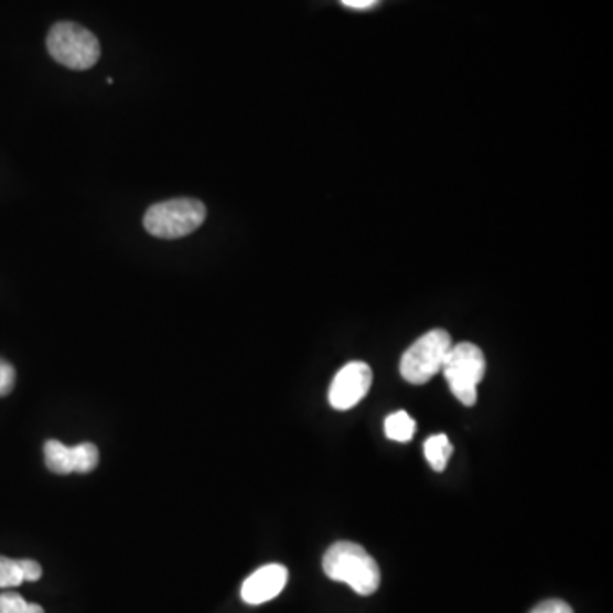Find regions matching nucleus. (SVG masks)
I'll return each instance as SVG.
<instances>
[{
    "label": "nucleus",
    "instance_id": "obj_1",
    "mask_svg": "<svg viewBox=\"0 0 613 613\" xmlns=\"http://www.w3.org/2000/svg\"><path fill=\"white\" fill-rule=\"evenodd\" d=\"M322 568L331 580L352 587L362 596L374 595L380 587V569L358 544L336 542L327 549Z\"/></svg>",
    "mask_w": 613,
    "mask_h": 613
},
{
    "label": "nucleus",
    "instance_id": "obj_2",
    "mask_svg": "<svg viewBox=\"0 0 613 613\" xmlns=\"http://www.w3.org/2000/svg\"><path fill=\"white\" fill-rule=\"evenodd\" d=\"M46 46L53 61L72 71H87L98 64L101 56L98 37L80 24L67 21L50 30Z\"/></svg>",
    "mask_w": 613,
    "mask_h": 613
},
{
    "label": "nucleus",
    "instance_id": "obj_3",
    "mask_svg": "<svg viewBox=\"0 0 613 613\" xmlns=\"http://www.w3.org/2000/svg\"><path fill=\"white\" fill-rule=\"evenodd\" d=\"M206 218V208L202 202L193 198H176L158 203L147 209L143 225L147 233L161 239H180L190 236L202 227Z\"/></svg>",
    "mask_w": 613,
    "mask_h": 613
},
{
    "label": "nucleus",
    "instance_id": "obj_4",
    "mask_svg": "<svg viewBox=\"0 0 613 613\" xmlns=\"http://www.w3.org/2000/svg\"><path fill=\"white\" fill-rule=\"evenodd\" d=\"M450 390L462 405L477 402V386L486 375V358L483 349L472 343L452 344L442 367Z\"/></svg>",
    "mask_w": 613,
    "mask_h": 613
},
{
    "label": "nucleus",
    "instance_id": "obj_5",
    "mask_svg": "<svg viewBox=\"0 0 613 613\" xmlns=\"http://www.w3.org/2000/svg\"><path fill=\"white\" fill-rule=\"evenodd\" d=\"M452 348V337L447 331L433 330L416 340L400 359V375L409 384H427L442 372L447 353Z\"/></svg>",
    "mask_w": 613,
    "mask_h": 613
},
{
    "label": "nucleus",
    "instance_id": "obj_6",
    "mask_svg": "<svg viewBox=\"0 0 613 613\" xmlns=\"http://www.w3.org/2000/svg\"><path fill=\"white\" fill-rule=\"evenodd\" d=\"M43 452H45L46 467L53 474L68 475L72 472L89 474L99 464V450L93 443L67 447L58 440H49Z\"/></svg>",
    "mask_w": 613,
    "mask_h": 613
},
{
    "label": "nucleus",
    "instance_id": "obj_7",
    "mask_svg": "<svg viewBox=\"0 0 613 613\" xmlns=\"http://www.w3.org/2000/svg\"><path fill=\"white\" fill-rule=\"evenodd\" d=\"M372 387V370L367 363L352 362L344 365L330 387V405L346 411L358 405Z\"/></svg>",
    "mask_w": 613,
    "mask_h": 613
},
{
    "label": "nucleus",
    "instance_id": "obj_8",
    "mask_svg": "<svg viewBox=\"0 0 613 613\" xmlns=\"http://www.w3.org/2000/svg\"><path fill=\"white\" fill-rule=\"evenodd\" d=\"M289 581V571L281 564H268L252 572L251 577L244 581L240 596L249 605H261L277 599Z\"/></svg>",
    "mask_w": 613,
    "mask_h": 613
},
{
    "label": "nucleus",
    "instance_id": "obj_9",
    "mask_svg": "<svg viewBox=\"0 0 613 613\" xmlns=\"http://www.w3.org/2000/svg\"><path fill=\"white\" fill-rule=\"evenodd\" d=\"M452 453L453 445L450 443L447 434H434V437L428 438L427 442H424V455H427V460L430 462L433 471H445Z\"/></svg>",
    "mask_w": 613,
    "mask_h": 613
},
{
    "label": "nucleus",
    "instance_id": "obj_10",
    "mask_svg": "<svg viewBox=\"0 0 613 613\" xmlns=\"http://www.w3.org/2000/svg\"><path fill=\"white\" fill-rule=\"evenodd\" d=\"M415 431L416 421L406 411L394 412L386 419V434L394 442H411Z\"/></svg>",
    "mask_w": 613,
    "mask_h": 613
},
{
    "label": "nucleus",
    "instance_id": "obj_11",
    "mask_svg": "<svg viewBox=\"0 0 613 613\" xmlns=\"http://www.w3.org/2000/svg\"><path fill=\"white\" fill-rule=\"evenodd\" d=\"M0 613H45L36 603H28L14 591H6L0 595Z\"/></svg>",
    "mask_w": 613,
    "mask_h": 613
},
{
    "label": "nucleus",
    "instance_id": "obj_12",
    "mask_svg": "<svg viewBox=\"0 0 613 613\" xmlns=\"http://www.w3.org/2000/svg\"><path fill=\"white\" fill-rule=\"evenodd\" d=\"M21 583L24 578L19 561L0 556V588H15Z\"/></svg>",
    "mask_w": 613,
    "mask_h": 613
},
{
    "label": "nucleus",
    "instance_id": "obj_13",
    "mask_svg": "<svg viewBox=\"0 0 613 613\" xmlns=\"http://www.w3.org/2000/svg\"><path fill=\"white\" fill-rule=\"evenodd\" d=\"M15 386V370L11 363L0 358V397L9 396Z\"/></svg>",
    "mask_w": 613,
    "mask_h": 613
},
{
    "label": "nucleus",
    "instance_id": "obj_14",
    "mask_svg": "<svg viewBox=\"0 0 613 613\" xmlns=\"http://www.w3.org/2000/svg\"><path fill=\"white\" fill-rule=\"evenodd\" d=\"M531 613H574L571 606L561 600H547L531 610Z\"/></svg>",
    "mask_w": 613,
    "mask_h": 613
},
{
    "label": "nucleus",
    "instance_id": "obj_15",
    "mask_svg": "<svg viewBox=\"0 0 613 613\" xmlns=\"http://www.w3.org/2000/svg\"><path fill=\"white\" fill-rule=\"evenodd\" d=\"M19 564H21V571H23L24 581H31V583H34V581H37L40 580V578H42V566L37 564L36 561H31V559H21V561H19Z\"/></svg>",
    "mask_w": 613,
    "mask_h": 613
},
{
    "label": "nucleus",
    "instance_id": "obj_16",
    "mask_svg": "<svg viewBox=\"0 0 613 613\" xmlns=\"http://www.w3.org/2000/svg\"><path fill=\"white\" fill-rule=\"evenodd\" d=\"M344 6L352 9H368L377 2V0H341Z\"/></svg>",
    "mask_w": 613,
    "mask_h": 613
}]
</instances>
